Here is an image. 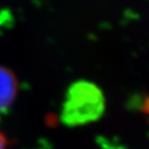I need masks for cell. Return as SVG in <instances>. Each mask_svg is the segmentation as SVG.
Wrapping results in <instances>:
<instances>
[{"label":"cell","mask_w":149,"mask_h":149,"mask_svg":"<svg viewBox=\"0 0 149 149\" xmlns=\"http://www.w3.org/2000/svg\"><path fill=\"white\" fill-rule=\"evenodd\" d=\"M105 111V96L98 86L82 81L70 87L64 102L62 119L70 126L96 122Z\"/></svg>","instance_id":"obj_1"},{"label":"cell","mask_w":149,"mask_h":149,"mask_svg":"<svg viewBox=\"0 0 149 149\" xmlns=\"http://www.w3.org/2000/svg\"><path fill=\"white\" fill-rule=\"evenodd\" d=\"M16 76L6 68L0 66V112L6 111L13 103L17 95Z\"/></svg>","instance_id":"obj_2"},{"label":"cell","mask_w":149,"mask_h":149,"mask_svg":"<svg viewBox=\"0 0 149 149\" xmlns=\"http://www.w3.org/2000/svg\"><path fill=\"white\" fill-rule=\"evenodd\" d=\"M7 146H8L7 138L3 134L0 132V149H7Z\"/></svg>","instance_id":"obj_3"}]
</instances>
